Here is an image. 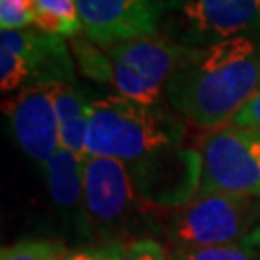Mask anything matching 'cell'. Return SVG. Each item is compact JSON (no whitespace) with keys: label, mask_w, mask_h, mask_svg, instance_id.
Masks as SVG:
<instances>
[{"label":"cell","mask_w":260,"mask_h":260,"mask_svg":"<svg viewBox=\"0 0 260 260\" xmlns=\"http://www.w3.org/2000/svg\"><path fill=\"white\" fill-rule=\"evenodd\" d=\"M10 133L33 162L45 164L60 149L54 85H31L2 103Z\"/></svg>","instance_id":"ba28073f"},{"label":"cell","mask_w":260,"mask_h":260,"mask_svg":"<svg viewBox=\"0 0 260 260\" xmlns=\"http://www.w3.org/2000/svg\"><path fill=\"white\" fill-rule=\"evenodd\" d=\"M201 177L197 195L260 199V129L223 125L208 131L199 147ZM195 195V197H197Z\"/></svg>","instance_id":"52a82bcc"},{"label":"cell","mask_w":260,"mask_h":260,"mask_svg":"<svg viewBox=\"0 0 260 260\" xmlns=\"http://www.w3.org/2000/svg\"><path fill=\"white\" fill-rule=\"evenodd\" d=\"M185 120L168 103L143 104L121 94L91 101L87 156L120 160L139 170L181 150Z\"/></svg>","instance_id":"7a4b0ae2"},{"label":"cell","mask_w":260,"mask_h":260,"mask_svg":"<svg viewBox=\"0 0 260 260\" xmlns=\"http://www.w3.org/2000/svg\"><path fill=\"white\" fill-rule=\"evenodd\" d=\"M125 245L121 243H99L81 249H70L60 260H121Z\"/></svg>","instance_id":"ac0fdd59"},{"label":"cell","mask_w":260,"mask_h":260,"mask_svg":"<svg viewBox=\"0 0 260 260\" xmlns=\"http://www.w3.org/2000/svg\"><path fill=\"white\" fill-rule=\"evenodd\" d=\"M54 104L60 125V147L87 158V135L91 120V101L75 85H54Z\"/></svg>","instance_id":"7c38bea8"},{"label":"cell","mask_w":260,"mask_h":260,"mask_svg":"<svg viewBox=\"0 0 260 260\" xmlns=\"http://www.w3.org/2000/svg\"><path fill=\"white\" fill-rule=\"evenodd\" d=\"M112 64L118 94L143 104L166 103V87L177 68L193 52L166 35L141 37L103 48Z\"/></svg>","instance_id":"5b68a950"},{"label":"cell","mask_w":260,"mask_h":260,"mask_svg":"<svg viewBox=\"0 0 260 260\" xmlns=\"http://www.w3.org/2000/svg\"><path fill=\"white\" fill-rule=\"evenodd\" d=\"M35 27L58 37L74 39L83 33L75 0H35Z\"/></svg>","instance_id":"4fadbf2b"},{"label":"cell","mask_w":260,"mask_h":260,"mask_svg":"<svg viewBox=\"0 0 260 260\" xmlns=\"http://www.w3.org/2000/svg\"><path fill=\"white\" fill-rule=\"evenodd\" d=\"M35 21V0H0V29H29Z\"/></svg>","instance_id":"e0dca14e"},{"label":"cell","mask_w":260,"mask_h":260,"mask_svg":"<svg viewBox=\"0 0 260 260\" xmlns=\"http://www.w3.org/2000/svg\"><path fill=\"white\" fill-rule=\"evenodd\" d=\"M83 168L85 158L77 156V154L62 149V147L43 164L48 193L52 197L54 205L62 210L79 212L85 220ZM85 225H87V222H85Z\"/></svg>","instance_id":"8fae6325"},{"label":"cell","mask_w":260,"mask_h":260,"mask_svg":"<svg viewBox=\"0 0 260 260\" xmlns=\"http://www.w3.org/2000/svg\"><path fill=\"white\" fill-rule=\"evenodd\" d=\"M83 35L96 47L160 35L162 6L152 0H75Z\"/></svg>","instance_id":"9c48e42d"},{"label":"cell","mask_w":260,"mask_h":260,"mask_svg":"<svg viewBox=\"0 0 260 260\" xmlns=\"http://www.w3.org/2000/svg\"><path fill=\"white\" fill-rule=\"evenodd\" d=\"M121 260H170V254L158 241L141 237L125 245V252Z\"/></svg>","instance_id":"d6986e66"},{"label":"cell","mask_w":260,"mask_h":260,"mask_svg":"<svg viewBox=\"0 0 260 260\" xmlns=\"http://www.w3.org/2000/svg\"><path fill=\"white\" fill-rule=\"evenodd\" d=\"M232 125H239V127H258L260 129V91L254 94L251 101L245 104V108L233 118Z\"/></svg>","instance_id":"ffe728a7"},{"label":"cell","mask_w":260,"mask_h":260,"mask_svg":"<svg viewBox=\"0 0 260 260\" xmlns=\"http://www.w3.org/2000/svg\"><path fill=\"white\" fill-rule=\"evenodd\" d=\"M260 91V33L193 48L166 87L172 110L206 131L230 125Z\"/></svg>","instance_id":"6da1fadb"},{"label":"cell","mask_w":260,"mask_h":260,"mask_svg":"<svg viewBox=\"0 0 260 260\" xmlns=\"http://www.w3.org/2000/svg\"><path fill=\"white\" fill-rule=\"evenodd\" d=\"M152 2H156V4H160V6L164 4V0H152Z\"/></svg>","instance_id":"7402d4cb"},{"label":"cell","mask_w":260,"mask_h":260,"mask_svg":"<svg viewBox=\"0 0 260 260\" xmlns=\"http://www.w3.org/2000/svg\"><path fill=\"white\" fill-rule=\"evenodd\" d=\"M83 205L87 230L101 243L129 245L147 220V201L141 197L129 168L112 158H85Z\"/></svg>","instance_id":"3957f363"},{"label":"cell","mask_w":260,"mask_h":260,"mask_svg":"<svg viewBox=\"0 0 260 260\" xmlns=\"http://www.w3.org/2000/svg\"><path fill=\"white\" fill-rule=\"evenodd\" d=\"M170 260H256L243 245H223V247H189L174 249Z\"/></svg>","instance_id":"2e32d148"},{"label":"cell","mask_w":260,"mask_h":260,"mask_svg":"<svg viewBox=\"0 0 260 260\" xmlns=\"http://www.w3.org/2000/svg\"><path fill=\"white\" fill-rule=\"evenodd\" d=\"M0 50L23 60L31 85H74L75 60L64 37L37 27L0 29Z\"/></svg>","instance_id":"30bf717a"},{"label":"cell","mask_w":260,"mask_h":260,"mask_svg":"<svg viewBox=\"0 0 260 260\" xmlns=\"http://www.w3.org/2000/svg\"><path fill=\"white\" fill-rule=\"evenodd\" d=\"M241 245L249 252H252L254 256H260V223L249 233V235H247V237H245V239H243Z\"/></svg>","instance_id":"44dd1931"},{"label":"cell","mask_w":260,"mask_h":260,"mask_svg":"<svg viewBox=\"0 0 260 260\" xmlns=\"http://www.w3.org/2000/svg\"><path fill=\"white\" fill-rule=\"evenodd\" d=\"M70 48L79 72L87 77H91L94 81H103V83L112 85V64L106 52L96 47L93 41L85 37L83 33L77 37L70 39Z\"/></svg>","instance_id":"5bb4252c"},{"label":"cell","mask_w":260,"mask_h":260,"mask_svg":"<svg viewBox=\"0 0 260 260\" xmlns=\"http://www.w3.org/2000/svg\"><path fill=\"white\" fill-rule=\"evenodd\" d=\"M70 251L66 245L48 239H25L4 247L0 260H60Z\"/></svg>","instance_id":"9a60e30c"},{"label":"cell","mask_w":260,"mask_h":260,"mask_svg":"<svg viewBox=\"0 0 260 260\" xmlns=\"http://www.w3.org/2000/svg\"><path fill=\"white\" fill-rule=\"evenodd\" d=\"M260 223V199L206 193L179 206L168 223L174 249L241 245Z\"/></svg>","instance_id":"277c9868"},{"label":"cell","mask_w":260,"mask_h":260,"mask_svg":"<svg viewBox=\"0 0 260 260\" xmlns=\"http://www.w3.org/2000/svg\"><path fill=\"white\" fill-rule=\"evenodd\" d=\"M160 33L191 48L260 33V0H164Z\"/></svg>","instance_id":"8992f818"}]
</instances>
